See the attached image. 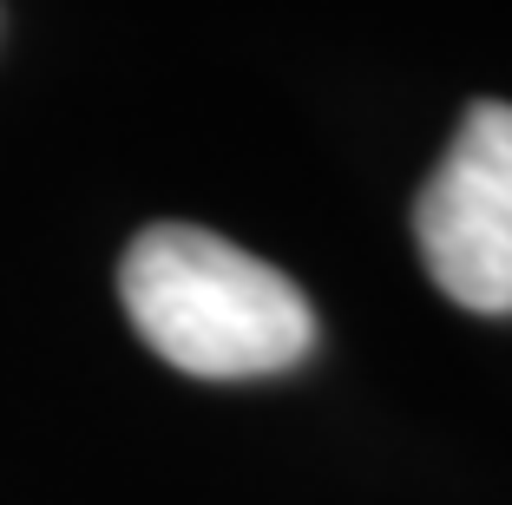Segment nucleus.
Returning <instances> with one entry per match:
<instances>
[{"instance_id":"nucleus-1","label":"nucleus","mask_w":512,"mask_h":505,"mask_svg":"<svg viewBox=\"0 0 512 505\" xmlns=\"http://www.w3.org/2000/svg\"><path fill=\"white\" fill-rule=\"evenodd\" d=\"M119 296L151 355L204 381L283 374L316 348V309L276 263L197 223H151L119 263Z\"/></svg>"},{"instance_id":"nucleus-2","label":"nucleus","mask_w":512,"mask_h":505,"mask_svg":"<svg viewBox=\"0 0 512 505\" xmlns=\"http://www.w3.org/2000/svg\"><path fill=\"white\" fill-rule=\"evenodd\" d=\"M421 263L473 315H512V105L480 99L414 204Z\"/></svg>"}]
</instances>
